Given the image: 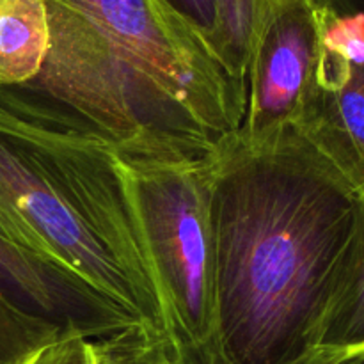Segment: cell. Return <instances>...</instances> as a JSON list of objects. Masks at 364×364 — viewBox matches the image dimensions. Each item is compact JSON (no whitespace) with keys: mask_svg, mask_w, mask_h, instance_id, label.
<instances>
[{"mask_svg":"<svg viewBox=\"0 0 364 364\" xmlns=\"http://www.w3.org/2000/svg\"><path fill=\"white\" fill-rule=\"evenodd\" d=\"M0 233L164 338L167 308L116 146L55 100L0 87Z\"/></svg>","mask_w":364,"mask_h":364,"instance_id":"obj_1","label":"cell"},{"mask_svg":"<svg viewBox=\"0 0 364 364\" xmlns=\"http://www.w3.org/2000/svg\"><path fill=\"white\" fill-rule=\"evenodd\" d=\"M213 153L123 156L167 308V345H206L215 336Z\"/></svg>","mask_w":364,"mask_h":364,"instance_id":"obj_2","label":"cell"},{"mask_svg":"<svg viewBox=\"0 0 364 364\" xmlns=\"http://www.w3.org/2000/svg\"><path fill=\"white\" fill-rule=\"evenodd\" d=\"M323 6L274 0L259 18L245 75L242 139L259 142L301 123L316 89L322 57Z\"/></svg>","mask_w":364,"mask_h":364,"instance_id":"obj_3","label":"cell"},{"mask_svg":"<svg viewBox=\"0 0 364 364\" xmlns=\"http://www.w3.org/2000/svg\"><path fill=\"white\" fill-rule=\"evenodd\" d=\"M0 291L25 311L85 340L141 329L78 277L43 262L0 233Z\"/></svg>","mask_w":364,"mask_h":364,"instance_id":"obj_4","label":"cell"},{"mask_svg":"<svg viewBox=\"0 0 364 364\" xmlns=\"http://www.w3.org/2000/svg\"><path fill=\"white\" fill-rule=\"evenodd\" d=\"M297 127L364 198V66L322 48L315 95Z\"/></svg>","mask_w":364,"mask_h":364,"instance_id":"obj_5","label":"cell"},{"mask_svg":"<svg viewBox=\"0 0 364 364\" xmlns=\"http://www.w3.org/2000/svg\"><path fill=\"white\" fill-rule=\"evenodd\" d=\"M50 48L45 0H0V87L31 84Z\"/></svg>","mask_w":364,"mask_h":364,"instance_id":"obj_6","label":"cell"},{"mask_svg":"<svg viewBox=\"0 0 364 364\" xmlns=\"http://www.w3.org/2000/svg\"><path fill=\"white\" fill-rule=\"evenodd\" d=\"M316 345L364 347V198L333 297L322 316Z\"/></svg>","mask_w":364,"mask_h":364,"instance_id":"obj_7","label":"cell"},{"mask_svg":"<svg viewBox=\"0 0 364 364\" xmlns=\"http://www.w3.org/2000/svg\"><path fill=\"white\" fill-rule=\"evenodd\" d=\"M270 2L274 0H217V28L212 46L244 89L252 38Z\"/></svg>","mask_w":364,"mask_h":364,"instance_id":"obj_8","label":"cell"},{"mask_svg":"<svg viewBox=\"0 0 364 364\" xmlns=\"http://www.w3.org/2000/svg\"><path fill=\"white\" fill-rule=\"evenodd\" d=\"M70 333L14 304L0 291V364H31Z\"/></svg>","mask_w":364,"mask_h":364,"instance_id":"obj_9","label":"cell"},{"mask_svg":"<svg viewBox=\"0 0 364 364\" xmlns=\"http://www.w3.org/2000/svg\"><path fill=\"white\" fill-rule=\"evenodd\" d=\"M162 338L144 329L92 340L96 364H156Z\"/></svg>","mask_w":364,"mask_h":364,"instance_id":"obj_10","label":"cell"},{"mask_svg":"<svg viewBox=\"0 0 364 364\" xmlns=\"http://www.w3.org/2000/svg\"><path fill=\"white\" fill-rule=\"evenodd\" d=\"M31 364H96L91 340L68 334L46 347Z\"/></svg>","mask_w":364,"mask_h":364,"instance_id":"obj_11","label":"cell"},{"mask_svg":"<svg viewBox=\"0 0 364 364\" xmlns=\"http://www.w3.org/2000/svg\"><path fill=\"white\" fill-rule=\"evenodd\" d=\"M178 16L205 36L212 45L217 28V0H164ZM213 48V46H212Z\"/></svg>","mask_w":364,"mask_h":364,"instance_id":"obj_12","label":"cell"},{"mask_svg":"<svg viewBox=\"0 0 364 364\" xmlns=\"http://www.w3.org/2000/svg\"><path fill=\"white\" fill-rule=\"evenodd\" d=\"M334 364H364V347H345Z\"/></svg>","mask_w":364,"mask_h":364,"instance_id":"obj_13","label":"cell"},{"mask_svg":"<svg viewBox=\"0 0 364 364\" xmlns=\"http://www.w3.org/2000/svg\"><path fill=\"white\" fill-rule=\"evenodd\" d=\"M316 2L322 4V6L331 7V9L334 11L343 13V11H354L361 0H316Z\"/></svg>","mask_w":364,"mask_h":364,"instance_id":"obj_14","label":"cell"},{"mask_svg":"<svg viewBox=\"0 0 364 364\" xmlns=\"http://www.w3.org/2000/svg\"><path fill=\"white\" fill-rule=\"evenodd\" d=\"M59 2L66 4V6L71 7H89V6H95V4L102 2V0H59Z\"/></svg>","mask_w":364,"mask_h":364,"instance_id":"obj_15","label":"cell"},{"mask_svg":"<svg viewBox=\"0 0 364 364\" xmlns=\"http://www.w3.org/2000/svg\"><path fill=\"white\" fill-rule=\"evenodd\" d=\"M354 11H364V0H361V2L358 4V7H355Z\"/></svg>","mask_w":364,"mask_h":364,"instance_id":"obj_16","label":"cell"}]
</instances>
